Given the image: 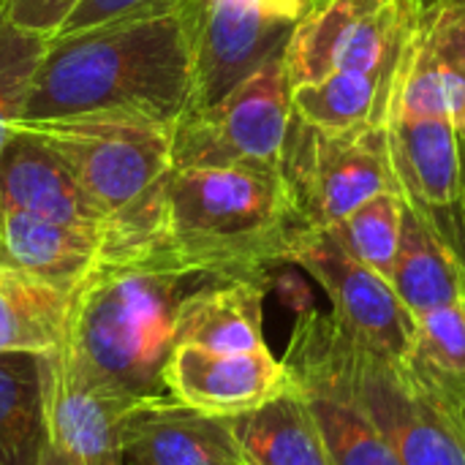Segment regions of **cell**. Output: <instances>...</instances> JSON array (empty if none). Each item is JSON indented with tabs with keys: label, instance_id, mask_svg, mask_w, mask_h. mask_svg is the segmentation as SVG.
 <instances>
[{
	"label": "cell",
	"instance_id": "9c48e42d",
	"mask_svg": "<svg viewBox=\"0 0 465 465\" xmlns=\"http://www.w3.org/2000/svg\"><path fill=\"white\" fill-rule=\"evenodd\" d=\"M289 264L302 267L322 286L335 322L362 346L392 360H406L414 338V316L392 283L357 262L330 229L300 232L289 251Z\"/></svg>",
	"mask_w": 465,
	"mask_h": 465
},
{
	"label": "cell",
	"instance_id": "30bf717a",
	"mask_svg": "<svg viewBox=\"0 0 465 465\" xmlns=\"http://www.w3.org/2000/svg\"><path fill=\"white\" fill-rule=\"evenodd\" d=\"M292 30L294 19L270 14L262 0H196L191 114L218 104L286 52Z\"/></svg>",
	"mask_w": 465,
	"mask_h": 465
},
{
	"label": "cell",
	"instance_id": "7a4b0ae2",
	"mask_svg": "<svg viewBox=\"0 0 465 465\" xmlns=\"http://www.w3.org/2000/svg\"><path fill=\"white\" fill-rule=\"evenodd\" d=\"M213 281L161 240L112 251L71 294L63 354L90 379L144 403L163 384L183 300Z\"/></svg>",
	"mask_w": 465,
	"mask_h": 465
},
{
	"label": "cell",
	"instance_id": "9a60e30c",
	"mask_svg": "<svg viewBox=\"0 0 465 465\" xmlns=\"http://www.w3.org/2000/svg\"><path fill=\"white\" fill-rule=\"evenodd\" d=\"M117 248L125 245L106 232L0 210V267L25 272L65 294H74L84 278Z\"/></svg>",
	"mask_w": 465,
	"mask_h": 465
},
{
	"label": "cell",
	"instance_id": "f1b7e54d",
	"mask_svg": "<svg viewBox=\"0 0 465 465\" xmlns=\"http://www.w3.org/2000/svg\"><path fill=\"white\" fill-rule=\"evenodd\" d=\"M174 3H180V0H82L74 8V14L63 22V27L57 33L82 30V27H90V25H101V22L123 19V16H136V14L158 11V8H166V5H174Z\"/></svg>",
	"mask_w": 465,
	"mask_h": 465
},
{
	"label": "cell",
	"instance_id": "4dcf8cb0",
	"mask_svg": "<svg viewBox=\"0 0 465 465\" xmlns=\"http://www.w3.org/2000/svg\"><path fill=\"white\" fill-rule=\"evenodd\" d=\"M302 3H305V0H262V5H264L270 14L283 16V19H294V22H297V16H300V11H302Z\"/></svg>",
	"mask_w": 465,
	"mask_h": 465
},
{
	"label": "cell",
	"instance_id": "44dd1931",
	"mask_svg": "<svg viewBox=\"0 0 465 465\" xmlns=\"http://www.w3.org/2000/svg\"><path fill=\"white\" fill-rule=\"evenodd\" d=\"M390 283L411 316L463 300V281L458 262L425 213L406 199L403 232Z\"/></svg>",
	"mask_w": 465,
	"mask_h": 465
},
{
	"label": "cell",
	"instance_id": "ffe728a7",
	"mask_svg": "<svg viewBox=\"0 0 465 465\" xmlns=\"http://www.w3.org/2000/svg\"><path fill=\"white\" fill-rule=\"evenodd\" d=\"M395 74L398 65L384 71H335L316 82L294 84V117L324 131L384 125L392 112Z\"/></svg>",
	"mask_w": 465,
	"mask_h": 465
},
{
	"label": "cell",
	"instance_id": "e0dca14e",
	"mask_svg": "<svg viewBox=\"0 0 465 465\" xmlns=\"http://www.w3.org/2000/svg\"><path fill=\"white\" fill-rule=\"evenodd\" d=\"M390 163L401 193L420 207L460 202V131L447 117H387Z\"/></svg>",
	"mask_w": 465,
	"mask_h": 465
},
{
	"label": "cell",
	"instance_id": "8fae6325",
	"mask_svg": "<svg viewBox=\"0 0 465 465\" xmlns=\"http://www.w3.org/2000/svg\"><path fill=\"white\" fill-rule=\"evenodd\" d=\"M139 401L90 379L63 349L46 351L49 441L82 465H125L123 425Z\"/></svg>",
	"mask_w": 465,
	"mask_h": 465
},
{
	"label": "cell",
	"instance_id": "5b68a950",
	"mask_svg": "<svg viewBox=\"0 0 465 465\" xmlns=\"http://www.w3.org/2000/svg\"><path fill=\"white\" fill-rule=\"evenodd\" d=\"M68 163L123 245L158 240L161 196L174 169V131L123 117L22 120Z\"/></svg>",
	"mask_w": 465,
	"mask_h": 465
},
{
	"label": "cell",
	"instance_id": "f546056e",
	"mask_svg": "<svg viewBox=\"0 0 465 465\" xmlns=\"http://www.w3.org/2000/svg\"><path fill=\"white\" fill-rule=\"evenodd\" d=\"M420 207V204H417ZM425 213V218L433 223V229L441 234V240L450 245L458 270H460V281H463V297H465V207L463 202L447 204V207H420Z\"/></svg>",
	"mask_w": 465,
	"mask_h": 465
},
{
	"label": "cell",
	"instance_id": "5bb4252c",
	"mask_svg": "<svg viewBox=\"0 0 465 465\" xmlns=\"http://www.w3.org/2000/svg\"><path fill=\"white\" fill-rule=\"evenodd\" d=\"M131 465H248L229 417H213L174 398L139 403L123 425Z\"/></svg>",
	"mask_w": 465,
	"mask_h": 465
},
{
	"label": "cell",
	"instance_id": "4fadbf2b",
	"mask_svg": "<svg viewBox=\"0 0 465 465\" xmlns=\"http://www.w3.org/2000/svg\"><path fill=\"white\" fill-rule=\"evenodd\" d=\"M0 210L27 213L114 237L60 153L25 123L11 131L0 150Z\"/></svg>",
	"mask_w": 465,
	"mask_h": 465
},
{
	"label": "cell",
	"instance_id": "52a82bcc",
	"mask_svg": "<svg viewBox=\"0 0 465 465\" xmlns=\"http://www.w3.org/2000/svg\"><path fill=\"white\" fill-rule=\"evenodd\" d=\"M286 52L218 104L174 128V166H251L281 172L294 123Z\"/></svg>",
	"mask_w": 465,
	"mask_h": 465
},
{
	"label": "cell",
	"instance_id": "7c38bea8",
	"mask_svg": "<svg viewBox=\"0 0 465 465\" xmlns=\"http://www.w3.org/2000/svg\"><path fill=\"white\" fill-rule=\"evenodd\" d=\"M163 384L174 401L191 409L213 417H237L272 401L289 384V371L270 346L253 351L174 346Z\"/></svg>",
	"mask_w": 465,
	"mask_h": 465
},
{
	"label": "cell",
	"instance_id": "1f68e13d",
	"mask_svg": "<svg viewBox=\"0 0 465 465\" xmlns=\"http://www.w3.org/2000/svg\"><path fill=\"white\" fill-rule=\"evenodd\" d=\"M38 465H82L74 455H68L65 450H60L57 444H46V450H44V455H41V463Z\"/></svg>",
	"mask_w": 465,
	"mask_h": 465
},
{
	"label": "cell",
	"instance_id": "4316f807",
	"mask_svg": "<svg viewBox=\"0 0 465 465\" xmlns=\"http://www.w3.org/2000/svg\"><path fill=\"white\" fill-rule=\"evenodd\" d=\"M46 41L0 11V150L25 117Z\"/></svg>",
	"mask_w": 465,
	"mask_h": 465
},
{
	"label": "cell",
	"instance_id": "ba28073f",
	"mask_svg": "<svg viewBox=\"0 0 465 465\" xmlns=\"http://www.w3.org/2000/svg\"><path fill=\"white\" fill-rule=\"evenodd\" d=\"M425 0H305L286 44L292 84L395 68Z\"/></svg>",
	"mask_w": 465,
	"mask_h": 465
},
{
	"label": "cell",
	"instance_id": "d6986e66",
	"mask_svg": "<svg viewBox=\"0 0 465 465\" xmlns=\"http://www.w3.org/2000/svg\"><path fill=\"white\" fill-rule=\"evenodd\" d=\"M229 422L248 465H332L308 398L292 376L272 401Z\"/></svg>",
	"mask_w": 465,
	"mask_h": 465
},
{
	"label": "cell",
	"instance_id": "ac0fdd59",
	"mask_svg": "<svg viewBox=\"0 0 465 465\" xmlns=\"http://www.w3.org/2000/svg\"><path fill=\"white\" fill-rule=\"evenodd\" d=\"M270 278H213L177 311L174 346L253 351L264 343V297Z\"/></svg>",
	"mask_w": 465,
	"mask_h": 465
},
{
	"label": "cell",
	"instance_id": "d6a6232c",
	"mask_svg": "<svg viewBox=\"0 0 465 465\" xmlns=\"http://www.w3.org/2000/svg\"><path fill=\"white\" fill-rule=\"evenodd\" d=\"M460 163H463V191H460V202L465 207V134H460Z\"/></svg>",
	"mask_w": 465,
	"mask_h": 465
},
{
	"label": "cell",
	"instance_id": "603a6c76",
	"mask_svg": "<svg viewBox=\"0 0 465 465\" xmlns=\"http://www.w3.org/2000/svg\"><path fill=\"white\" fill-rule=\"evenodd\" d=\"M71 294L0 267V351H52L63 343Z\"/></svg>",
	"mask_w": 465,
	"mask_h": 465
},
{
	"label": "cell",
	"instance_id": "83f0119b",
	"mask_svg": "<svg viewBox=\"0 0 465 465\" xmlns=\"http://www.w3.org/2000/svg\"><path fill=\"white\" fill-rule=\"evenodd\" d=\"M82 0H0V11L41 35H54Z\"/></svg>",
	"mask_w": 465,
	"mask_h": 465
},
{
	"label": "cell",
	"instance_id": "7402d4cb",
	"mask_svg": "<svg viewBox=\"0 0 465 465\" xmlns=\"http://www.w3.org/2000/svg\"><path fill=\"white\" fill-rule=\"evenodd\" d=\"M46 444V351H0V465H38Z\"/></svg>",
	"mask_w": 465,
	"mask_h": 465
},
{
	"label": "cell",
	"instance_id": "8992f818",
	"mask_svg": "<svg viewBox=\"0 0 465 465\" xmlns=\"http://www.w3.org/2000/svg\"><path fill=\"white\" fill-rule=\"evenodd\" d=\"M300 232H324L384 191H401L387 144V123L324 131L294 117L281 166Z\"/></svg>",
	"mask_w": 465,
	"mask_h": 465
},
{
	"label": "cell",
	"instance_id": "277c9868",
	"mask_svg": "<svg viewBox=\"0 0 465 465\" xmlns=\"http://www.w3.org/2000/svg\"><path fill=\"white\" fill-rule=\"evenodd\" d=\"M289 349L313 357L349 384L403 465H465V428L455 406L403 360L362 346L330 311L302 308Z\"/></svg>",
	"mask_w": 465,
	"mask_h": 465
},
{
	"label": "cell",
	"instance_id": "cb8c5ba5",
	"mask_svg": "<svg viewBox=\"0 0 465 465\" xmlns=\"http://www.w3.org/2000/svg\"><path fill=\"white\" fill-rule=\"evenodd\" d=\"M403 362L452 406L463 401L465 297L452 305L414 316V338Z\"/></svg>",
	"mask_w": 465,
	"mask_h": 465
},
{
	"label": "cell",
	"instance_id": "3957f363",
	"mask_svg": "<svg viewBox=\"0 0 465 465\" xmlns=\"http://www.w3.org/2000/svg\"><path fill=\"white\" fill-rule=\"evenodd\" d=\"M300 234L281 172L251 166H174L158 240L213 278H270L289 264Z\"/></svg>",
	"mask_w": 465,
	"mask_h": 465
},
{
	"label": "cell",
	"instance_id": "2e32d148",
	"mask_svg": "<svg viewBox=\"0 0 465 465\" xmlns=\"http://www.w3.org/2000/svg\"><path fill=\"white\" fill-rule=\"evenodd\" d=\"M283 365L308 398L332 465H403L387 436L338 373L289 346Z\"/></svg>",
	"mask_w": 465,
	"mask_h": 465
},
{
	"label": "cell",
	"instance_id": "d4e9b609",
	"mask_svg": "<svg viewBox=\"0 0 465 465\" xmlns=\"http://www.w3.org/2000/svg\"><path fill=\"white\" fill-rule=\"evenodd\" d=\"M403 215L406 196L401 191H384L360 204L330 232L357 262H362L365 267L376 270L390 281L401 248Z\"/></svg>",
	"mask_w": 465,
	"mask_h": 465
},
{
	"label": "cell",
	"instance_id": "836d02e7",
	"mask_svg": "<svg viewBox=\"0 0 465 465\" xmlns=\"http://www.w3.org/2000/svg\"><path fill=\"white\" fill-rule=\"evenodd\" d=\"M455 411H458V417H460V422H463V428H465V398L455 406Z\"/></svg>",
	"mask_w": 465,
	"mask_h": 465
},
{
	"label": "cell",
	"instance_id": "6da1fadb",
	"mask_svg": "<svg viewBox=\"0 0 465 465\" xmlns=\"http://www.w3.org/2000/svg\"><path fill=\"white\" fill-rule=\"evenodd\" d=\"M196 0L46 41L22 120L123 117L177 128L193 104Z\"/></svg>",
	"mask_w": 465,
	"mask_h": 465
},
{
	"label": "cell",
	"instance_id": "484cf974",
	"mask_svg": "<svg viewBox=\"0 0 465 465\" xmlns=\"http://www.w3.org/2000/svg\"><path fill=\"white\" fill-rule=\"evenodd\" d=\"M417 35L444 82L450 117L465 134V0H425Z\"/></svg>",
	"mask_w": 465,
	"mask_h": 465
}]
</instances>
